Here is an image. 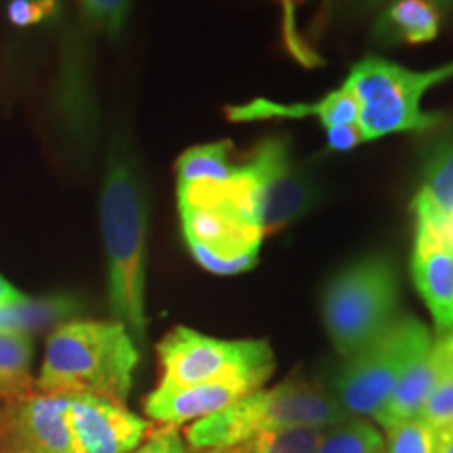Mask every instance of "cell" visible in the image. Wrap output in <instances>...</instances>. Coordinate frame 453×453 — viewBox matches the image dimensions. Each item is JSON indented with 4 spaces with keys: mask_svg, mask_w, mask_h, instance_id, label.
Instances as JSON below:
<instances>
[{
    "mask_svg": "<svg viewBox=\"0 0 453 453\" xmlns=\"http://www.w3.org/2000/svg\"><path fill=\"white\" fill-rule=\"evenodd\" d=\"M139 359L137 342L120 321L72 319L50 332L36 390L127 405Z\"/></svg>",
    "mask_w": 453,
    "mask_h": 453,
    "instance_id": "cell-1",
    "label": "cell"
},
{
    "mask_svg": "<svg viewBox=\"0 0 453 453\" xmlns=\"http://www.w3.org/2000/svg\"><path fill=\"white\" fill-rule=\"evenodd\" d=\"M101 229L107 263V298L111 315L127 326L134 342H143L145 315V235L147 211L133 162L111 154L101 194Z\"/></svg>",
    "mask_w": 453,
    "mask_h": 453,
    "instance_id": "cell-2",
    "label": "cell"
},
{
    "mask_svg": "<svg viewBox=\"0 0 453 453\" xmlns=\"http://www.w3.org/2000/svg\"><path fill=\"white\" fill-rule=\"evenodd\" d=\"M334 395L303 380H286L258 388L220 413L189 424L183 437L197 451L229 449L258 434L296 426L332 428L347 420Z\"/></svg>",
    "mask_w": 453,
    "mask_h": 453,
    "instance_id": "cell-3",
    "label": "cell"
},
{
    "mask_svg": "<svg viewBox=\"0 0 453 453\" xmlns=\"http://www.w3.org/2000/svg\"><path fill=\"white\" fill-rule=\"evenodd\" d=\"M399 271L388 257L370 254L327 281L321 313L334 349L349 359L393 324L399 309Z\"/></svg>",
    "mask_w": 453,
    "mask_h": 453,
    "instance_id": "cell-4",
    "label": "cell"
},
{
    "mask_svg": "<svg viewBox=\"0 0 453 453\" xmlns=\"http://www.w3.org/2000/svg\"><path fill=\"white\" fill-rule=\"evenodd\" d=\"M453 61L434 70H407L382 59L365 57L353 65L347 84L359 101V128L367 141L395 133H424L439 127L443 116L422 111V97L437 84L451 81Z\"/></svg>",
    "mask_w": 453,
    "mask_h": 453,
    "instance_id": "cell-5",
    "label": "cell"
},
{
    "mask_svg": "<svg viewBox=\"0 0 453 453\" xmlns=\"http://www.w3.org/2000/svg\"><path fill=\"white\" fill-rule=\"evenodd\" d=\"M428 326L413 315H396L380 336L355 353L334 380V399L350 418L376 420L410 367L433 347Z\"/></svg>",
    "mask_w": 453,
    "mask_h": 453,
    "instance_id": "cell-6",
    "label": "cell"
},
{
    "mask_svg": "<svg viewBox=\"0 0 453 453\" xmlns=\"http://www.w3.org/2000/svg\"><path fill=\"white\" fill-rule=\"evenodd\" d=\"M160 388L217 380H248L263 388L275 372L267 340H220L191 327H174L157 344Z\"/></svg>",
    "mask_w": 453,
    "mask_h": 453,
    "instance_id": "cell-7",
    "label": "cell"
},
{
    "mask_svg": "<svg viewBox=\"0 0 453 453\" xmlns=\"http://www.w3.org/2000/svg\"><path fill=\"white\" fill-rule=\"evenodd\" d=\"M252 191L254 211L263 235L275 234L307 214L319 202V180L307 164L292 156L286 139L269 137L254 147L250 160L240 164Z\"/></svg>",
    "mask_w": 453,
    "mask_h": 453,
    "instance_id": "cell-8",
    "label": "cell"
},
{
    "mask_svg": "<svg viewBox=\"0 0 453 453\" xmlns=\"http://www.w3.org/2000/svg\"><path fill=\"white\" fill-rule=\"evenodd\" d=\"M0 453H76L67 396L32 393L0 410Z\"/></svg>",
    "mask_w": 453,
    "mask_h": 453,
    "instance_id": "cell-9",
    "label": "cell"
},
{
    "mask_svg": "<svg viewBox=\"0 0 453 453\" xmlns=\"http://www.w3.org/2000/svg\"><path fill=\"white\" fill-rule=\"evenodd\" d=\"M67 422L76 453H130L156 428L127 405L90 395L67 396Z\"/></svg>",
    "mask_w": 453,
    "mask_h": 453,
    "instance_id": "cell-10",
    "label": "cell"
},
{
    "mask_svg": "<svg viewBox=\"0 0 453 453\" xmlns=\"http://www.w3.org/2000/svg\"><path fill=\"white\" fill-rule=\"evenodd\" d=\"M411 280L433 317L437 336L453 332V246L426 223H416Z\"/></svg>",
    "mask_w": 453,
    "mask_h": 453,
    "instance_id": "cell-11",
    "label": "cell"
},
{
    "mask_svg": "<svg viewBox=\"0 0 453 453\" xmlns=\"http://www.w3.org/2000/svg\"><path fill=\"white\" fill-rule=\"evenodd\" d=\"M254 390L258 387L248 380L202 382L183 388L156 387L145 396L143 410L157 426L180 428L220 413Z\"/></svg>",
    "mask_w": 453,
    "mask_h": 453,
    "instance_id": "cell-12",
    "label": "cell"
},
{
    "mask_svg": "<svg viewBox=\"0 0 453 453\" xmlns=\"http://www.w3.org/2000/svg\"><path fill=\"white\" fill-rule=\"evenodd\" d=\"M231 122H260V120H303L317 118L326 128L342 127V124H359V101L347 82L327 93L324 99L313 104H280L265 97H257L248 104L229 105L225 110Z\"/></svg>",
    "mask_w": 453,
    "mask_h": 453,
    "instance_id": "cell-13",
    "label": "cell"
},
{
    "mask_svg": "<svg viewBox=\"0 0 453 453\" xmlns=\"http://www.w3.org/2000/svg\"><path fill=\"white\" fill-rule=\"evenodd\" d=\"M416 223L439 226L453 214V134L439 141L424 162L422 185L411 202Z\"/></svg>",
    "mask_w": 453,
    "mask_h": 453,
    "instance_id": "cell-14",
    "label": "cell"
},
{
    "mask_svg": "<svg viewBox=\"0 0 453 453\" xmlns=\"http://www.w3.org/2000/svg\"><path fill=\"white\" fill-rule=\"evenodd\" d=\"M82 311V303L72 294H49V296L21 298L0 304V332L30 336L55 330L67 324Z\"/></svg>",
    "mask_w": 453,
    "mask_h": 453,
    "instance_id": "cell-15",
    "label": "cell"
},
{
    "mask_svg": "<svg viewBox=\"0 0 453 453\" xmlns=\"http://www.w3.org/2000/svg\"><path fill=\"white\" fill-rule=\"evenodd\" d=\"M441 19L430 0H390L378 15L373 38L382 44H424L439 36Z\"/></svg>",
    "mask_w": 453,
    "mask_h": 453,
    "instance_id": "cell-16",
    "label": "cell"
},
{
    "mask_svg": "<svg viewBox=\"0 0 453 453\" xmlns=\"http://www.w3.org/2000/svg\"><path fill=\"white\" fill-rule=\"evenodd\" d=\"M32 353L30 336L0 332V401H4V405L36 393Z\"/></svg>",
    "mask_w": 453,
    "mask_h": 453,
    "instance_id": "cell-17",
    "label": "cell"
},
{
    "mask_svg": "<svg viewBox=\"0 0 453 453\" xmlns=\"http://www.w3.org/2000/svg\"><path fill=\"white\" fill-rule=\"evenodd\" d=\"M240 166L231 160V143L197 145L187 150L177 160V185L202 183V180H229Z\"/></svg>",
    "mask_w": 453,
    "mask_h": 453,
    "instance_id": "cell-18",
    "label": "cell"
},
{
    "mask_svg": "<svg viewBox=\"0 0 453 453\" xmlns=\"http://www.w3.org/2000/svg\"><path fill=\"white\" fill-rule=\"evenodd\" d=\"M433 349L439 359V382L420 416L439 428L453 422V332L434 336Z\"/></svg>",
    "mask_w": 453,
    "mask_h": 453,
    "instance_id": "cell-19",
    "label": "cell"
},
{
    "mask_svg": "<svg viewBox=\"0 0 453 453\" xmlns=\"http://www.w3.org/2000/svg\"><path fill=\"white\" fill-rule=\"evenodd\" d=\"M327 428L296 426L280 433L258 434V437L235 445L237 453H317Z\"/></svg>",
    "mask_w": 453,
    "mask_h": 453,
    "instance_id": "cell-20",
    "label": "cell"
},
{
    "mask_svg": "<svg viewBox=\"0 0 453 453\" xmlns=\"http://www.w3.org/2000/svg\"><path fill=\"white\" fill-rule=\"evenodd\" d=\"M327 437L340 453H387L384 434L364 418H347L336 426L327 428Z\"/></svg>",
    "mask_w": 453,
    "mask_h": 453,
    "instance_id": "cell-21",
    "label": "cell"
},
{
    "mask_svg": "<svg viewBox=\"0 0 453 453\" xmlns=\"http://www.w3.org/2000/svg\"><path fill=\"white\" fill-rule=\"evenodd\" d=\"M387 453H433L437 428L422 416L407 418L384 428Z\"/></svg>",
    "mask_w": 453,
    "mask_h": 453,
    "instance_id": "cell-22",
    "label": "cell"
},
{
    "mask_svg": "<svg viewBox=\"0 0 453 453\" xmlns=\"http://www.w3.org/2000/svg\"><path fill=\"white\" fill-rule=\"evenodd\" d=\"M81 4L90 24L111 36L122 30L130 11V0H81Z\"/></svg>",
    "mask_w": 453,
    "mask_h": 453,
    "instance_id": "cell-23",
    "label": "cell"
},
{
    "mask_svg": "<svg viewBox=\"0 0 453 453\" xmlns=\"http://www.w3.org/2000/svg\"><path fill=\"white\" fill-rule=\"evenodd\" d=\"M130 453H203L197 451L194 447L187 445L179 428L173 426H157L147 434V439L141 443L137 449Z\"/></svg>",
    "mask_w": 453,
    "mask_h": 453,
    "instance_id": "cell-24",
    "label": "cell"
},
{
    "mask_svg": "<svg viewBox=\"0 0 453 453\" xmlns=\"http://www.w3.org/2000/svg\"><path fill=\"white\" fill-rule=\"evenodd\" d=\"M57 9V0H11L9 19L11 24L27 27L47 19Z\"/></svg>",
    "mask_w": 453,
    "mask_h": 453,
    "instance_id": "cell-25",
    "label": "cell"
},
{
    "mask_svg": "<svg viewBox=\"0 0 453 453\" xmlns=\"http://www.w3.org/2000/svg\"><path fill=\"white\" fill-rule=\"evenodd\" d=\"M327 147L332 151H350L361 143H365L364 130L359 128V124H342V127H332L327 128Z\"/></svg>",
    "mask_w": 453,
    "mask_h": 453,
    "instance_id": "cell-26",
    "label": "cell"
},
{
    "mask_svg": "<svg viewBox=\"0 0 453 453\" xmlns=\"http://www.w3.org/2000/svg\"><path fill=\"white\" fill-rule=\"evenodd\" d=\"M390 0H344V11L350 15H365L370 11H378Z\"/></svg>",
    "mask_w": 453,
    "mask_h": 453,
    "instance_id": "cell-27",
    "label": "cell"
},
{
    "mask_svg": "<svg viewBox=\"0 0 453 453\" xmlns=\"http://www.w3.org/2000/svg\"><path fill=\"white\" fill-rule=\"evenodd\" d=\"M433 453H453V422L437 428Z\"/></svg>",
    "mask_w": 453,
    "mask_h": 453,
    "instance_id": "cell-28",
    "label": "cell"
},
{
    "mask_svg": "<svg viewBox=\"0 0 453 453\" xmlns=\"http://www.w3.org/2000/svg\"><path fill=\"white\" fill-rule=\"evenodd\" d=\"M281 4V26L290 24L296 15L298 9L307 7V4L313 3V0H277ZM319 3H326V0H319Z\"/></svg>",
    "mask_w": 453,
    "mask_h": 453,
    "instance_id": "cell-29",
    "label": "cell"
},
{
    "mask_svg": "<svg viewBox=\"0 0 453 453\" xmlns=\"http://www.w3.org/2000/svg\"><path fill=\"white\" fill-rule=\"evenodd\" d=\"M21 296H24V294H21L19 290H15V288L11 286V283L4 280L3 275H0V304L11 303V300H17Z\"/></svg>",
    "mask_w": 453,
    "mask_h": 453,
    "instance_id": "cell-30",
    "label": "cell"
},
{
    "mask_svg": "<svg viewBox=\"0 0 453 453\" xmlns=\"http://www.w3.org/2000/svg\"><path fill=\"white\" fill-rule=\"evenodd\" d=\"M434 229H437L439 234L443 235L445 240L449 242L451 246H453V214H449V217H447V219L443 220V223H441L439 226H434Z\"/></svg>",
    "mask_w": 453,
    "mask_h": 453,
    "instance_id": "cell-31",
    "label": "cell"
},
{
    "mask_svg": "<svg viewBox=\"0 0 453 453\" xmlns=\"http://www.w3.org/2000/svg\"><path fill=\"white\" fill-rule=\"evenodd\" d=\"M317 453H340V451H338V447L332 443V439H330V437H327V430H326L324 439H321L319 449H317Z\"/></svg>",
    "mask_w": 453,
    "mask_h": 453,
    "instance_id": "cell-32",
    "label": "cell"
},
{
    "mask_svg": "<svg viewBox=\"0 0 453 453\" xmlns=\"http://www.w3.org/2000/svg\"><path fill=\"white\" fill-rule=\"evenodd\" d=\"M430 3H433L434 7H437L439 11H443V9H453V0H430Z\"/></svg>",
    "mask_w": 453,
    "mask_h": 453,
    "instance_id": "cell-33",
    "label": "cell"
},
{
    "mask_svg": "<svg viewBox=\"0 0 453 453\" xmlns=\"http://www.w3.org/2000/svg\"><path fill=\"white\" fill-rule=\"evenodd\" d=\"M203 453H237L234 447H229V449H211V451H203Z\"/></svg>",
    "mask_w": 453,
    "mask_h": 453,
    "instance_id": "cell-34",
    "label": "cell"
}]
</instances>
